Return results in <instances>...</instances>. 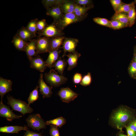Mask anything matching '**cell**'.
Returning a JSON list of instances; mask_svg holds the SVG:
<instances>
[{
  "instance_id": "obj_1",
  "label": "cell",
  "mask_w": 136,
  "mask_h": 136,
  "mask_svg": "<svg viewBox=\"0 0 136 136\" xmlns=\"http://www.w3.org/2000/svg\"><path fill=\"white\" fill-rule=\"evenodd\" d=\"M133 111L125 106L119 107L112 112L110 118L111 124L122 131V129L127 126L135 118Z\"/></svg>"
},
{
  "instance_id": "obj_4",
  "label": "cell",
  "mask_w": 136,
  "mask_h": 136,
  "mask_svg": "<svg viewBox=\"0 0 136 136\" xmlns=\"http://www.w3.org/2000/svg\"><path fill=\"white\" fill-rule=\"evenodd\" d=\"M28 127L34 130L39 131L42 129H45L46 122L39 114L29 115L26 119Z\"/></svg>"
},
{
  "instance_id": "obj_35",
  "label": "cell",
  "mask_w": 136,
  "mask_h": 136,
  "mask_svg": "<svg viewBox=\"0 0 136 136\" xmlns=\"http://www.w3.org/2000/svg\"><path fill=\"white\" fill-rule=\"evenodd\" d=\"M46 20L43 19L38 21L37 23V27L39 32H41L44 30L48 25Z\"/></svg>"
},
{
  "instance_id": "obj_32",
  "label": "cell",
  "mask_w": 136,
  "mask_h": 136,
  "mask_svg": "<svg viewBox=\"0 0 136 136\" xmlns=\"http://www.w3.org/2000/svg\"><path fill=\"white\" fill-rule=\"evenodd\" d=\"M110 21V28L114 29H119L127 27L125 24L118 20H112Z\"/></svg>"
},
{
  "instance_id": "obj_6",
  "label": "cell",
  "mask_w": 136,
  "mask_h": 136,
  "mask_svg": "<svg viewBox=\"0 0 136 136\" xmlns=\"http://www.w3.org/2000/svg\"><path fill=\"white\" fill-rule=\"evenodd\" d=\"M40 36H43L50 38L63 36L64 33L53 22L48 25L43 31L38 32Z\"/></svg>"
},
{
  "instance_id": "obj_27",
  "label": "cell",
  "mask_w": 136,
  "mask_h": 136,
  "mask_svg": "<svg viewBox=\"0 0 136 136\" xmlns=\"http://www.w3.org/2000/svg\"><path fill=\"white\" fill-rule=\"evenodd\" d=\"M64 0H43L42 3L44 7L47 9L50 7L57 6H60Z\"/></svg>"
},
{
  "instance_id": "obj_5",
  "label": "cell",
  "mask_w": 136,
  "mask_h": 136,
  "mask_svg": "<svg viewBox=\"0 0 136 136\" xmlns=\"http://www.w3.org/2000/svg\"><path fill=\"white\" fill-rule=\"evenodd\" d=\"M84 19L79 17L74 13L64 14L61 19L56 22H54L58 28L63 31L69 25L82 21Z\"/></svg>"
},
{
  "instance_id": "obj_23",
  "label": "cell",
  "mask_w": 136,
  "mask_h": 136,
  "mask_svg": "<svg viewBox=\"0 0 136 136\" xmlns=\"http://www.w3.org/2000/svg\"><path fill=\"white\" fill-rule=\"evenodd\" d=\"M12 42L15 48L20 51H24L28 42L24 41L16 34L13 37Z\"/></svg>"
},
{
  "instance_id": "obj_15",
  "label": "cell",
  "mask_w": 136,
  "mask_h": 136,
  "mask_svg": "<svg viewBox=\"0 0 136 136\" xmlns=\"http://www.w3.org/2000/svg\"><path fill=\"white\" fill-rule=\"evenodd\" d=\"M24 51L26 53L29 60L37 55L36 40L32 39L28 42L25 47Z\"/></svg>"
},
{
  "instance_id": "obj_37",
  "label": "cell",
  "mask_w": 136,
  "mask_h": 136,
  "mask_svg": "<svg viewBox=\"0 0 136 136\" xmlns=\"http://www.w3.org/2000/svg\"><path fill=\"white\" fill-rule=\"evenodd\" d=\"M49 133L51 136H60L58 127L53 124L50 125Z\"/></svg>"
},
{
  "instance_id": "obj_31",
  "label": "cell",
  "mask_w": 136,
  "mask_h": 136,
  "mask_svg": "<svg viewBox=\"0 0 136 136\" xmlns=\"http://www.w3.org/2000/svg\"><path fill=\"white\" fill-rule=\"evenodd\" d=\"M38 21V19L31 20L27 24L26 27L35 36L37 32V23Z\"/></svg>"
},
{
  "instance_id": "obj_13",
  "label": "cell",
  "mask_w": 136,
  "mask_h": 136,
  "mask_svg": "<svg viewBox=\"0 0 136 136\" xmlns=\"http://www.w3.org/2000/svg\"><path fill=\"white\" fill-rule=\"evenodd\" d=\"M13 83L10 80H8L0 77V95L1 102H3L4 95L7 93L12 91V86Z\"/></svg>"
},
{
  "instance_id": "obj_19",
  "label": "cell",
  "mask_w": 136,
  "mask_h": 136,
  "mask_svg": "<svg viewBox=\"0 0 136 136\" xmlns=\"http://www.w3.org/2000/svg\"><path fill=\"white\" fill-rule=\"evenodd\" d=\"M93 7V5L84 7L75 4L74 13L78 17L84 19L86 17V14L87 11Z\"/></svg>"
},
{
  "instance_id": "obj_47",
  "label": "cell",
  "mask_w": 136,
  "mask_h": 136,
  "mask_svg": "<svg viewBox=\"0 0 136 136\" xmlns=\"http://www.w3.org/2000/svg\"><path fill=\"white\" fill-rule=\"evenodd\" d=\"M135 52H136V48H135Z\"/></svg>"
},
{
  "instance_id": "obj_40",
  "label": "cell",
  "mask_w": 136,
  "mask_h": 136,
  "mask_svg": "<svg viewBox=\"0 0 136 136\" xmlns=\"http://www.w3.org/2000/svg\"><path fill=\"white\" fill-rule=\"evenodd\" d=\"M42 133H38L26 130L23 136H42Z\"/></svg>"
},
{
  "instance_id": "obj_38",
  "label": "cell",
  "mask_w": 136,
  "mask_h": 136,
  "mask_svg": "<svg viewBox=\"0 0 136 136\" xmlns=\"http://www.w3.org/2000/svg\"><path fill=\"white\" fill-rule=\"evenodd\" d=\"M110 1L115 12L117 8L123 3L121 0H110Z\"/></svg>"
},
{
  "instance_id": "obj_33",
  "label": "cell",
  "mask_w": 136,
  "mask_h": 136,
  "mask_svg": "<svg viewBox=\"0 0 136 136\" xmlns=\"http://www.w3.org/2000/svg\"><path fill=\"white\" fill-rule=\"evenodd\" d=\"M93 20L98 24L110 27V21L107 19L97 17L94 18Z\"/></svg>"
},
{
  "instance_id": "obj_10",
  "label": "cell",
  "mask_w": 136,
  "mask_h": 136,
  "mask_svg": "<svg viewBox=\"0 0 136 136\" xmlns=\"http://www.w3.org/2000/svg\"><path fill=\"white\" fill-rule=\"evenodd\" d=\"M0 116L6 118L8 121L19 119L22 117V115L15 114L8 106L4 104L3 102L0 103Z\"/></svg>"
},
{
  "instance_id": "obj_14",
  "label": "cell",
  "mask_w": 136,
  "mask_h": 136,
  "mask_svg": "<svg viewBox=\"0 0 136 136\" xmlns=\"http://www.w3.org/2000/svg\"><path fill=\"white\" fill-rule=\"evenodd\" d=\"M46 9V14L51 16L55 22L58 21L64 14L60 6L52 7Z\"/></svg>"
},
{
  "instance_id": "obj_34",
  "label": "cell",
  "mask_w": 136,
  "mask_h": 136,
  "mask_svg": "<svg viewBox=\"0 0 136 136\" xmlns=\"http://www.w3.org/2000/svg\"><path fill=\"white\" fill-rule=\"evenodd\" d=\"M91 80V74L90 73H88L87 75L83 77L80 84L83 86H88L90 84Z\"/></svg>"
},
{
  "instance_id": "obj_7",
  "label": "cell",
  "mask_w": 136,
  "mask_h": 136,
  "mask_svg": "<svg viewBox=\"0 0 136 136\" xmlns=\"http://www.w3.org/2000/svg\"><path fill=\"white\" fill-rule=\"evenodd\" d=\"M58 95L62 102L69 103L76 98L78 94L69 88L66 87L61 88Z\"/></svg>"
},
{
  "instance_id": "obj_21",
  "label": "cell",
  "mask_w": 136,
  "mask_h": 136,
  "mask_svg": "<svg viewBox=\"0 0 136 136\" xmlns=\"http://www.w3.org/2000/svg\"><path fill=\"white\" fill-rule=\"evenodd\" d=\"M65 38L63 36L50 38V51L59 50Z\"/></svg>"
},
{
  "instance_id": "obj_44",
  "label": "cell",
  "mask_w": 136,
  "mask_h": 136,
  "mask_svg": "<svg viewBox=\"0 0 136 136\" xmlns=\"http://www.w3.org/2000/svg\"><path fill=\"white\" fill-rule=\"evenodd\" d=\"M118 136H128L122 133H120L118 134Z\"/></svg>"
},
{
  "instance_id": "obj_42",
  "label": "cell",
  "mask_w": 136,
  "mask_h": 136,
  "mask_svg": "<svg viewBox=\"0 0 136 136\" xmlns=\"http://www.w3.org/2000/svg\"><path fill=\"white\" fill-rule=\"evenodd\" d=\"M129 72L131 75H133L136 72V62H133L130 65L129 69Z\"/></svg>"
},
{
  "instance_id": "obj_30",
  "label": "cell",
  "mask_w": 136,
  "mask_h": 136,
  "mask_svg": "<svg viewBox=\"0 0 136 136\" xmlns=\"http://www.w3.org/2000/svg\"><path fill=\"white\" fill-rule=\"evenodd\" d=\"M134 3V2L129 4L123 3L117 8L115 13H125L128 14Z\"/></svg>"
},
{
  "instance_id": "obj_18",
  "label": "cell",
  "mask_w": 136,
  "mask_h": 136,
  "mask_svg": "<svg viewBox=\"0 0 136 136\" xmlns=\"http://www.w3.org/2000/svg\"><path fill=\"white\" fill-rule=\"evenodd\" d=\"M27 129V127L25 126H5L0 127V132L7 133H18L21 130H26Z\"/></svg>"
},
{
  "instance_id": "obj_16",
  "label": "cell",
  "mask_w": 136,
  "mask_h": 136,
  "mask_svg": "<svg viewBox=\"0 0 136 136\" xmlns=\"http://www.w3.org/2000/svg\"><path fill=\"white\" fill-rule=\"evenodd\" d=\"M68 57L66 62L69 66L67 70L70 71L76 66L77 64L78 61L81 54L76 51L74 53H70L68 55L65 54Z\"/></svg>"
},
{
  "instance_id": "obj_29",
  "label": "cell",
  "mask_w": 136,
  "mask_h": 136,
  "mask_svg": "<svg viewBox=\"0 0 136 136\" xmlns=\"http://www.w3.org/2000/svg\"><path fill=\"white\" fill-rule=\"evenodd\" d=\"M39 88V86H37L35 89L30 93L27 100L28 104L29 105L39 99L38 89Z\"/></svg>"
},
{
  "instance_id": "obj_36",
  "label": "cell",
  "mask_w": 136,
  "mask_h": 136,
  "mask_svg": "<svg viewBox=\"0 0 136 136\" xmlns=\"http://www.w3.org/2000/svg\"><path fill=\"white\" fill-rule=\"evenodd\" d=\"M76 5L82 6L86 7L92 5V1L90 0H73Z\"/></svg>"
},
{
  "instance_id": "obj_45",
  "label": "cell",
  "mask_w": 136,
  "mask_h": 136,
  "mask_svg": "<svg viewBox=\"0 0 136 136\" xmlns=\"http://www.w3.org/2000/svg\"><path fill=\"white\" fill-rule=\"evenodd\" d=\"M134 60L135 62H136V54L135 55L134 58Z\"/></svg>"
},
{
  "instance_id": "obj_9",
  "label": "cell",
  "mask_w": 136,
  "mask_h": 136,
  "mask_svg": "<svg viewBox=\"0 0 136 136\" xmlns=\"http://www.w3.org/2000/svg\"><path fill=\"white\" fill-rule=\"evenodd\" d=\"M79 42L78 40L75 38H65L63 41L62 48L63 49L64 53L63 57L67 52L70 53H74Z\"/></svg>"
},
{
  "instance_id": "obj_43",
  "label": "cell",
  "mask_w": 136,
  "mask_h": 136,
  "mask_svg": "<svg viewBox=\"0 0 136 136\" xmlns=\"http://www.w3.org/2000/svg\"><path fill=\"white\" fill-rule=\"evenodd\" d=\"M128 136H136V132L130 129L127 126L125 127Z\"/></svg>"
},
{
  "instance_id": "obj_11",
  "label": "cell",
  "mask_w": 136,
  "mask_h": 136,
  "mask_svg": "<svg viewBox=\"0 0 136 136\" xmlns=\"http://www.w3.org/2000/svg\"><path fill=\"white\" fill-rule=\"evenodd\" d=\"M29 61L30 67L41 72H43L47 67L45 62L39 56H35Z\"/></svg>"
},
{
  "instance_id": "obj_24",
  "label": "cell",
  "mask_w": 136,
  "mask_h": 136,
  "mask_svg": "<svg viewBox=\"0 0 136 136\" xmlns=\"http://www.w3.org/2000/svg\"><path fill=\"white\" fill-rule=\"evenodd\" d=\"M67 62L65 59H62L61 57L53 65L52 67H54L60 74V75L63 76V73L66 66Z\"/></svg>"
},
{
  "instance_id": "obj_2",
  "label": "cell",
  "mask_w": 136,
  "mask_h": 136,
  "mask_svg": "<svg viewBox=\"0 0 136 136\" xmlns=\"http://www.w3.org/2000/svg\"><path fill=\"white\" fill-rule=\"evenodd\" d=\"M7 104L13 110L20 112L23 115L33 112V110L26 102L17 99L10 95L7 96Z\"/></svg>"
},
{
  "instance_id": "obj_28",
  "label": "cell",
  "mask_w": 136,
  "mask_h": 136,
  "mask_svg": "<svg viewBox=\"0 0 136 136\" xmlns=\"http://www.w3.org/2000/svg\"><path fill=\"white\" fill-rule=\"evenodd\" d=\"M134 2L131 9L127 14L129 27L132 26L135 23L136 18V11Z\"/></svg>"
},
{
  "instance_id": "obj_12",
  "label": "cell",
  "mask_w": 136,
  "mask_h": 136,
  "mask_svg": "<svg viewBox=\"0 0 136 136\" xmlns=\"http://www.w3.org/2000/svg\"><path fill=\"white\" fill-rule=\"evenodd\" d=\"M43 76L42 73L40 74L38 81L39 90L43 98H49L52 95L53 86H49L43 80Z\"/></svg>"
},
{
  "instance_id": "obj_20",
  "label": "cell",
  "mask_w": 136,
  "mask_h": 136,
  "mask_svg": "<svg viewBox=\"0 0 136 136\" xmlns=\"http://www.w3.org/2000/svg\"><path fill=\"white\" fill-rule=\"evenodd\" d=\"M25 42L30 41L35 36L26 27H23L20 29L16 33Z\"/></svg>"
},
{
  "instance_id": "obj_22",
  "label": "cell",
  "mask_w": 136,
  "mask_h": 136,
  "mask_svg": "<svg viewBox=\"0 0 136 136\" xmlns=\"http://www.w3.org/2000/svg\"><path fill=\"white\" fill-rule=\"evenodd\" d=\"M75 5L73 1L64 0L60 7L64 14L74 13Z\"/></svg>"
},
{
  "instance_id": "obj_39",
  "label": "cell",
  "mask_w": 136,
  "mask_h": 136,
  "mask_svg": "<svg viewBox=\"0 0 136 136\" xmlns=\"http://www.w3.org/2000/svg\"><path fill=\"white\" fill-rule=\"evenodd\" d=\"M82 79V76L81 74L76 73L74 75L73 77V81L74 84H78L81 82Z\"/></svg>"
},
{
  "instance_id": "obj_26",
  "label": "cell",
  "mask_w": 136,
  "mask_h": 136,
  "mask_svg": "<svg viewBox=\"0 0 136 136\" xmlns=\"http://www.w3.org/2000/svg\"><path fill=\"white\" fill-rule=\"evenodd\" d=\"M66 122L65 119L61 116L52 120L47 121L46 122V123L47 125L53 124L60 128L65 124Z\"/></svg>"
},
{
  "instance_id": "obj_8",
  "label": "cell",
  "mask_w": 136,
  "mask_h": 136,
  "mask_svg": "<svg viewBox=\"0 0 136 136\" xmlns=\"http://www.w3.org/2000/svg\"><path fill=\"white\" fill-rule=\"evenodd\" d=\"M50 38L45 37L36 40L37 54L49 52L50 51Z\"/></svg>"
},
{
  "instance_id": "obj_46",
  "label": "cell",
  "mask_w": 136,
  "mask_h": 136,
  "mask_svg": "<svg viewBox=\"0 0 136 136\" xmlns=\"http://www.w3.org/2000/svg\"><path fill=\"white\" fill-rule=\"evenodd\" d=\"M134 2L135 4L136 3V0H135Z\"/></svg>"
},
{
  "instance_id": "obj_17",
  "label": "cell",
  "mask_w": 136,
  "mask_h": 136,
  "mask_svg": "<svg viewBox=\"0 0 136 136\" xmlns=\"http://www.w3.org/2000/svg\"><path fill=\"white\" fill-rule=\"evenodd\" d=\"M61 52V50H59L51 51L49 52L48 57L45 61L47 67L51 69L54 63L59 59Z\"/></svg>"
},
{
  "instance_id": "obj_3",
  "label": "cell",
  "mask_w": 136,
  "mask_h": 136,
  "mask_svg": "<svg viewBox=\"0 0 136 136\" xmlns=\"http://www.w3.org/2000/svg\"><path fill=\"white\" fill-rule=\"evenodd\" d=\"M44 77L47 83L54 87H59L65 84L68 80L67 78L59 75L53 69H51L49 72L45 73Z\"/></svg>"
},
{
  "instance_id": "obj_41",
  "label": "cell",
  "mask_w": 136,
  "mask_h": 136,
  "mask_svg": "<svg viewBox=\"0 0 136 136\" xmlns=\"http://www.w3.org/2000/svg\"><path fill=\"white\" fill-rule=\"evenodd\" d=\"M127 126L136 132V118H135Z\"/></svg>"
},
{
  "instance_id": "obj_25",
  "label": "cell",
  "mask_w": 136,
  "mask_h": 136,
  "mask_svg": "<svg viewBox=\"0 0 136 136\" xmlns=\"http://www.w3.org/2000/svg\"><path fill=\"white\" fill-rule=\"evenodd\" d=\"M112 20H117L125 24L127 27H129L127 14L125 13H115L112 17Z\"/></svg>"
}]
</instances>
